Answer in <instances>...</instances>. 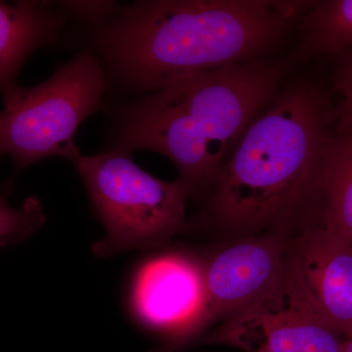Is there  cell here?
Listing matches in <instances>:
<instances>
[{
	"label": "cell",
	"mask_w": 352,
	"mask_h": 352,
	"mask_svg": "<svg viewBox=\"0 0 352 352\" xmlns=\"http://www.w3.org/2000/svg\"><path fill=\"white\" fill-rule=\"evenodd\" d=\"M57 29L56 17L43 4L0 1V92L3 96L18 87L16 76L23 62Z\"/></svg>",
	"instance_id": "cell-10"
},
{
	"label": "cell",
	"mask_w": 352,
	"mask_h": 352,
	"mask_svg": "<svg viewBox=\"0 0 352 352\" xmlns=\"http://www.w3.org/2000/svg\"><path fill=\"white\" fill-rule=\"evenodd\" d=\"M285 69L254 59L173 78L129 111L119 150L160 153L177 166L188 195L207 189Z\"/></svg>",
	"instance_id": "cell-3"
},
{
	"label": "cell",
	"mask_w": 352,
	"mask_h": 352,
	"mask_svg": "<svg viewBox=\"0 0 352 352\" xmlns=\"http://www.w3.org/2000/svg\"><path fill=\"white\" fill-rule=\"evenodd\" d=\"M318 224L352 247V131L329 136L319 184Z\"/></svg>",
	"instance_id": "cell-11"
},
{
	"label": "cell",
	"mask_w": 352,
	"mask_h": 352,
	"mask_svg": "<svg viewBox=\"0 0 352 352\" xmlns=\"http://www.w3.org/2000/svg\"><path fill=\"white\" fill-rule=\"evenodd\" d=\"M208 342L249 352H344L346 339L295 302L281 281L270 293L222 321Z\"/></svg>",
	"instance_id": "cell-8"
},
{
	"label": "cell",
	"mask_w": 352,
	"mask_h": 352,
	"mask_svg": "<svg viewBox=\"0 0 352 352\" xmlns=\"http://www.w3.org/2000/svg\"><path fill=\"white\" fill-rule=\"evenodd\" d=\"M105 85L100 65L85 53L46 82L4 95L0 157H12L17 168L46 157L73 159L76 129L99 107Z\"/></svg>",
	"instance_id": "cell-5"
},
{
	"label": "cell",
	"mask_w": 352,
	"mask_h": 352,
	"mask_svg": "<svg viewBox=\"0 0 352 352\" xmlns=\"http://www.w3.org/2000/svg\"><path fill=\"white\" fill-rule=\"evenodd\" d=\"M251 352H266L265 351H263V349H256V351H251Z\"/></svg>",
	"instance_id": "cell-16"
},
{
	"label": "cell",
	"mask_w": 352,
	"mask_h": 352,
	"mask_svg": "<svg viewBox=\"0 0 352 352\" xmlns=\"http://www.w3.org/2000/svg\"><path fill=\"white\" fill-rule=\"evenodd\" d=\"M302 25L305 38L295 57L342 53L352 47V0L315 2Z\"/></svg>",
	"instance_id": "cell-12"
},
{
	"label": "cell",
	"mask_w": 352,
	"mask_h": 352,
	"mask_svg": "<svg viewBox=\"0 0 352 352\" xmlns=\"http://www.w3.org/2000/svg\"><path fill=\"white\" fill-rule=\"evenodd\" d=\"M71 161L105 227V236L92 247L97 256L162 244L185 226L188 193L178 180L155 177L120 150L96 156L78 152Z\"/></svg>",
	"instance_id": "cell-4"
},
{
	"label": "cell",
	"mask_w": 352,
	"mask_h": 352,
	"mask_svg": "<svg viewBox=\"0 0 352 352\" xmlns=\"http://www.w3.org/2000/svg\"><path fill=\"white\" fill-rule=\"evenodd\" d=\"M327 106L316 90H287L258 113L212 185L208 217L243 236L287 233L319 204Z\"/></svg>",
	"instance_id": "cell-2"
},
{
	"label": "cell",
	"mask_w": 352,
	"mask_h": 352,
	"mask_svg": "<svg viewBox=\"0 0 352 352\" xmlns=\"http://www.w3.org/2000/svg\"><path fill=\"white\" fill-rule=\"evenodd\" d=\"M129 302L139 323L182 344L205 331V261L182 252L146 259L132 279Z\"/></svg>",
	"instance_id": "cell-6"
},
{
	"label": "cell",
	"mask_w": 352,
	"mask_h": 352,
	"mask_svg": "<svg viewBox=\"0 0 352 352\" xmlns=\"http://www.w3.org/2000/svg\"><path fill=\"white\" fill-rule=\"evenodd\" d=\"M344 352H352V340H346L344 344Z\"/></svg>",
	"instance_id": "cell-15"
},
{
	"label": "cell",
	"mask_w": 352,
	"mask_h": 352,
	"mask_svg": "<svg viewBox=\"0 0 352 352\" xmlns=\"http://www.w3.org/2000/svg\"><path fill=\"white\" fill-rule=\"evenodd\" d=\"M314 2L162 0L129 7L103 34L120 75L155 91L173 78L258 59Z\"/></svg>",
	"instance_id": "cell-1"
},
{
	"label": "cell",
	"mask_w": 352,
	"mask_h": 352,
	"mask_svg": "<svg viewBox=\"0 0 352 352\" xmlns=\"http://www.w3.org/2000/svg\"><path fill=\"white\" fill-rule=\"evenodd\" d=\"M287 294L352 340V247L318 224L289 237L281 280Z\"/></svg>",
	"instance_id": "cell-7"
},
{
	"label": "cell",
	"mask_w": 352,
	"mask_h": 352,
	"mask_svg": "<svg viewBox=\"0 0 352 352\" xmlns=\"http://www.w3.org/2000/svg\"><path fill=\"white\" fill-rule=\"evenodd\" d=\"M44 221L45 217L38 199H27L15 208L0 198V248L30 237Z\"/></svg>",
	"instance_id": "cell-13"
},
{
	"label": "cell",
	"mask_w": 352,
	"mask_h": 352,
	"mask_svg": "<svg viewBox=\"0 0 352 352\" xmlns=\"http://www.w3.org/2000/svg\"><path fill=\"white\" fill-rule=\"evenodd\" d=\"M289 240L283 232L243 236L205 261V330L256 302L279 284Z\"/></svg>",
	"instance_id": "cell-9"
},
{
	"label": "cell",
	"mask_w": 352,
	"mask_h": 352,
	"mask_svg": "<svg viewBox=\"0 0 352 352\" xmlns=\"http://www.w3.org/2000/svg\"><path fill=\"white\" fill-rule=\"evenodd\" d=\"M335 88L342 96L338 132L352 131V47L342 53Z\"/></svg>",
	"instance_id": "cell-14"
}]
</instances>
